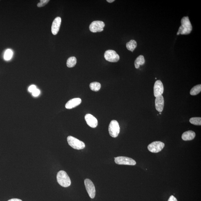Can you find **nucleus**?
Returning <instances> with one entry per match:
<instances>
[{
    "mask_svg": "<svg viewBox=\"0 0 201 201\" xmlns=\"http://www.w3.org/2000/svg\"><path fill=\"white\" fill-rule=\"evenodd\" d=\"M154 96L155 97L161 96L164 92V88L163 83L160 80H157L154 86Z\"/></svg>",
    "mask_w": 201,
    "mask_h": 201,
    "instance_id": "10",
    "label": "nucleus"
},
{
    "mask_svg": "<svg viewBox=\"0 0 201 201\" xmlns=\"http://www.w3.org/2000/svg\"><path fill=\"white\" fill-rule=\"evenodd\" d=\"M114 1V0H107V1L109 3H112Z\"/></svg>",
    "mask_w": 201,
    "mask_h": 201,
    "instance_id": "28",
    "label": "nucleus"
},
{
    "mask_svg": "<svg viewBox=\"0 0 201 201\" xmlns=\"http://www.w3.org/2000/svg\"><path fill=\"white\" fill-rule=\"evenodd\" d=\"M8 201H23L22 200H20L19 199H10Z\"/></svg>",
    "mask_w": 201,
    "mask_h": 201,
    "instance_id": "27",
    "label": "nucleus"
},
{
    "mask_svg": "<svg viewBox=\"0 0 201 201\" xmlns=\"http://www.w3.org/2000/svg\"><path fill=\"white\" fill-rule=\"evenodd\" d=\"M168 201H178L175 197L173 195H171Z\"/></svg>",
    "mask_w": 201,
    "mask_h": 201,
    "instance_id": "26",
    "label": "nucleus"
},
{
    "mask_svg": "<svg viewBox=\"0 0 201 201\" xmlns=\"http://www.w3.org/2000/svg\"><path fill=\"white\" fill-rule=\"evenodd\" d=\"M89 87L91 90L97 92L100 90L101 85L98 82H93L89 85Z\"/></svg>",
    "mask_w": 201,
    "mask_h": 201,
    "instance_id": "20",
    "label": "nucleus"
},
{
    "mask_svg": "<svg viewBox=\"0 0 201 201\" xmlns=\"http://www.w3.org/2000/svg\"><path fill=\"white\" fill-rule=\"evenodd\" d=\"M85 185L88 193L91 199H94L96 195V189L93 182L89 179H86Z\"/></svg>",
    "mask_w": 201,
    "mask_h": 201,
    "instance_id": "9",
    "label": "nucleus"
},
{
    "mask_svg": "<svg viewBox=\"0 0 201 201\" xmlns=\"http://www.w3.org/2000/svg\"><path fill=\"white\" fill-rule=\"evenodd\" d=\"M77 63L76 58L75 57H71L67 60V66L69 68L74 67L75 66Z\"/></svg>",
    "mask_w": 201,
    "mask_h": 201,
    "instance_id": "18",
    "label": "nucleus"
},
{
    "mask_svg": "<svg viewBox=\"0 0 201 201\" xmlns=\"http://www.w3.org/2000/svg\"><path fill=\"white\" fill-rule=\"evenodd\" d=\"M105 58L107 61L111 62H117L120 59V56L116 51L109 50L105 53Z\"/></svg>",
    "mask_w": 201,
    "mask_h": 201,
    "instance_id": "6",
    "label": "nucleus"
},
{
    "mask_svg": "<svg viewBox=\"0 0 201 201\" xmlns=\"http://www.w3.org/2000/svg\"><path fill=\"white\" fill-rule=\"evenodd\" d=\"M137 45V42L134 40H131L126 44V47L128 50L133 52L136 48Z\"/></svg>",
    "mask_w": 201,
    "mask_h": 201,
    "instance_id": "17",
    "label": "nucleus"
},
{
    "mask_svg": "<svg viewBox=\"0 0 201 201\" xmlns=\"http://www.w3.org/2000/svg\"><path fill=\"white\" fill-rule=\"evenodd\" d=\"M195 136V133L194 131L189 130L184 132L182 135V139L184 141H189L193 140Z\"/></svg>",
    "mask_w": 201,
    "mask_h": 201,
    "instance_id": "15",
    "label": "nucleus"
},
{
    "mask_svg": "<svg viewBox=\"0 0 201 201\" xmlns=\"http://www.w3.org/2000/svg\"><path fill=\"white\" fill-rule=\"evenodd\" d=\"M105 25V23L103 21H94L89 25V30L91 32L94 33L101 32L103 31Z\"/></svg>",
    "mask_w": 201,
    "mask_h": 201,
    "instance_id": "8",
    "label": "nucleus"
},
{
    "mask_svg": "<svg viewBox=\"0 0 201 201\" xmlns=\"http://www.w3.org/2000/svg\"><path fill=\"white\" fill-rule=\"evenodd\" d=\"M201 84L195 85L191 89L190 91V94L191 96H196L201 92Z\"/></svg>",
    "mask_w": 201,
    "mask_h": 201,
    "instance_id": "19",
    "label": "nucleus"
},
{
    "mask_svg": "<svg viewBox=\"0 0 201 201\" xmlns=\"http://www.w3.org/2000/svg\"><path fill=\"white\" fill-rule=\"evenodd\" d=\"M13 53L12 51L11 50V49H7V50L5 51L4 53V60H6V61L10 60L11 59L13 56Z\"/></svg>",
    "mask_w": 201,
    "mask_h": 201,
    "instance_id": "21",
    "label": "nucleus"
},
{
    "mask_svg": "<svg viewBox=\"0 0 201 201\" xmlns=\"http://www.w3.org/2000/svg\"><path fill=\"white\" fill-rule=\"evenodd\" d=\"M190 123L193 125L197 126L201 125V118L199 117L192 118L189 120Z\"/></svg>",
    "mask_w": 201,
    "mask_h": 201,
    "instance_id": "22",
    "label": "nucleus"
},
{
    "mask_svg": "<svg viewBox=\"0 0 201 201\" xmlns=\"http://www.w3.org/2000/svg\"><path fill=\"white\" fill-rule=\"evenodd\" d=\"M181 24L182 25L179 28L178 32L177 33V35L180 34L187 35L190 33L193 28L188 16H184L182 18Z\"/></svg>",
    "mask_w": 201,
    "mask_h": 201,
    "instance_id": "1",
    "label": "nucleus"
},
{
    "mask_svg": "<svg viewBox=\"0 0 201 201\" xmlns=\"http://www.w3.org/2000/svg\"><path fill=\"white\" fill-rule=\"evenodd\" d=\"M57 180L58 183L63 187H67L71 185L70 178L65 171H60L57 175Z\"/></svg>",
    "mask_w": 201,
    "mask_h": 201,
    "instance_id": "2",
    "label": "nucleus"
},
{
    "mask_svg": "<svg viewBox=\"0 0 201 201\" xmlns=\"http://www.w3.org/2000/svg\"><path fill=\"white\" fill-rule=\"evenodd\" d=\"M82 100L80 98H75L72 99L67 102L66 104V108L68 109L74 108L80 105L81 103Z\"/></svg>",
    "mask_w": 201,
    "mask_h": 201,
    "instance_id": "14",
    "label": "nucleus"
},
{
    "mask_svg": "<svg viewBox=\"0 0 201 201\" xmlns=\"http://www.w3.org/2000/svg\"><path fill=\"white\" fill-rule=\"evenodd\" d=\"M37 88H36V87L35 85H32L29 87L28 91L29 92L32 93L33 92H34V91Z\"/></svg>",
    "mask_w": 201,
    "mask_h": 201,
    "instance_id": "25",
    "label": "nucleus"
},
{
    "mask_svg": "<svg viewBox=\"0 0 201 201\" xmlns=\"http://www.w3.org/2000/svg\"><path fill=\"white\" fill-rule=\"evenodd\" d=\"M165 147V144L160 141H155L152 142L148 146V150L152 153H158L161 151Z\"/></svg>",
    "mask_w": 201,
    "mask_h": 201,
    "instance_id": "7",
    "label": "nucleus"
},
{
    "mask_svg": "<svg viewBox=\"0 0 201 201\" xmlns=\"http://www.w3.org/2000/svg\"><path fill=\"white\" fill-rule=\"evenodd\" d=\"M109 135L113 138L118 137L120 131V127L118 121L116 120L111 121L109 124Z\"/></svg>",
    "mask_w": 201,
    "mask_h": 201,
    "instance_id": "4",
    "label": "nucleus"
},
{
    "mask_svg": "<svg viewBox=\"0 0 201 201\" xmlns=\"http://www.w3.org/2000/svg\"><path fill=\"white\" fill-rule=\"evenodd\" d=\"M155 107L157 111L160 112L163 110L164 105V100L163 96H160L156 97L155 100Z\"/></svg>",
    "mask_w": 201,
    "mask_h": 201,
    "instance_id": "13",
    "label": "nucleus"
},
{
    "mask_svg": "<svg viewBox=\"0 0 201 201\" xmlns=\"http://www.w3.org/2000/svg\"><path fill=\"white\" fill-rule=\"evenodd\" d=\"M115 162L118 165H135L136 162L132 158L125 156H118L115 158Z\"/></svg>",
    "mask_w": 201,
    "mask_h": 201,
    "instance_id": "5",
    "label": "nucleus"
},
{
    "mask_svg": "<svg viewBox=\"0 0 201 201\" xmlns=\"http://www.w3.org/2000/svg\"><path fill=\"white\" fill-rule=\"evenodd\" d=\"M61 18L60 17H56L53 21L52 26V32L54 35H56L59 30L61 24Z\"/></svg>",
    "mask_w": 201,
    "mask_h": 201,
    "instance_id": "12",
    "label": "nucleus"
},
{
    "mask_svg": "<svg viewBox=\"0 0 201 201\" xmlns=\"http://www.w3.org/2000/svg\"><path fill=\"white\" fill-rule=\"evenodd\" d=\"M67 141L69 145L74 149L80 150L85 148V143L75 137L69 136L67 137Z\"/></svg>",
    "mask_w": 201,
    "mask_h": 201,
    "instance_id": "3",
    "label": "nucleus"
},
{
    "mask_svg": "<svg viewBox=\"0 0 201 201\" xmlns=\"http://www.w3.org/2000/svg\"><path fill=\"white\" fill-rule=\"evenodd\" d=\"M85 119L87 125L92 128H96L98 125V120L93 115L88 114L85 115Z\"/></svg>",
    "mask_w": 201,
    "mask_h": 201,
    "instance_id": "11",
    "label": "nucleus"
},
{
    "mask_svg": "<svg viewBox=\"0 0 201 201\" xmlns=\"http://www.w3.org/2000/svg\"><path fill=\"white\" fill-rule=\"evenodd\" d=\"M40 1V2L38 3L37 5L38 7L45 6V5H46L49 2V0H41Z\"/></svg>",
    "mask_w": 201,
    "mask_h": 201,
    "instance_id": "23",
    "label": "nucleus"
},
{
    "mask_svg": "<svg viewBox=\"0 0 201 201\" xmlns=\"http://www.w3.org/2000/svg\"><path fill=\"white\" fill-rule=\"evenodd\" d=\"M40 91L39 89H36L35 90L34 92H32V96H37L40 95Z\"/></svg>",
    "mask_w": 201,
    "mask_h": 201,
    "instance_id": "24",
    "label": "nucleus"
},
{
    "mask_svg": "<svg viewBox=\"0 0 201 201\" xmlns=\"http://www.w3.org/2000/svg\"><path fill=\"white\" fill-rule=\"evenodd\" d=\"M145 63V60L144 56L140 55L136 58L135 62V67L136 69H138L140 65H142Z\"/></svg>",
    "mask_w": 201,
    "mask_h": 201,
    "instance_id": "16",
    "label": "nucleus"
},
{
    "mask_svg": "<svg viewBox=\"0 0 201 201\" xmlns=\"http://www.w3.org/2000/svg\"><path fill=\"white\" fill-rule=\"evenodd\" d=\"M160 114H161V113L160 112Z\"/></svg>",
    "mask_w": 201,
    "mask_h": 201,
    "instance_id": "29",
    "label": "nucleus"
}]
</instances>
